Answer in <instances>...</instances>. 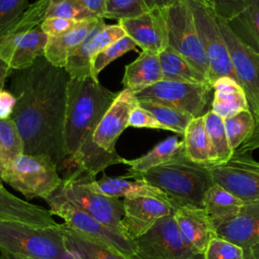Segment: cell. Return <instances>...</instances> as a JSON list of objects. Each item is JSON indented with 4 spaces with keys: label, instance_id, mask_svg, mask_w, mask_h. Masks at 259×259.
Here are the masks:
<instances>
[{
    "label": "cell",
    "instance_id": "1",
    "mask_svg": "<svg viewBox=\"0 0 259 259\" xmlns=\"http://www.w3.org/2000/svg\"><path fill=\"white\" fill-rule=\"evenodd\" d=\"M70 79L65 68L52 65L44 56L11 73L10 91L16 104L10 118L23 141V154L49 156L58 168L68 159L64 127Z\"/></svg>",
    "mask_w": 259,
    "mask_h": 259
},
{
    "label": "cell",
    "instance_id": "2",
    "mask_svg": "<svg viewBox=\"0 0 259 259\" xmlns=\"http://www.w3.org/2000/svg\"><path fill=\"white\" fill-rule=\"evenodd\" d=\"M117 96L97 78H71L67 88L64 138L67 163L96 175L108 166L123 164L124 158L108 153L93 143V134Z\"/></svg>",
    "mask_w": 259,
    "mask_h": 259
},
{
    "label": "cell",
    "instance_id": "3",
    "mask_svg": "<svg viewBox=\"0 0 259 259\" xmlns=\"http://www.w3.org/2000/svg\"><path fill=\"white\" fill-rule=\"evenodd\" d=\"M128 178L141 179L159 188L174 209L180 206L202 207L206 191L214 184L208 165L192 162L184 150L168 162Z\"/></svg>",
    "mask_w": 259,
    "mask_h": 259
},
{
    "label": "cell",
    "instance_id": "4",
    "mask_svg": "<svg viewBox=\"0 0 259 259\" xmlns=\"http://www.w3.org/2000/svg\"><path fill=\"white\" fill-rule=\"evenodd\" d=\"M0 252L29 259H75L61 224L40 228L0 221Z\"/></svg>",
    "mask_w": 259,
    "mask_h": 259
},
{
    "label": "cell",
    "instance_id": "5",
    "mask_svg": "<svg viewBox=\"0 0 259 259\" xmlns=\"http://www.w3.org/2000/svg\"><path fill=\"white\" fill-rule=\"evenodd\" d=\"M218 22L231 55L236 78L245 91L249 110L255 120L253 134L236 150L247 154L255 150L259 143V54L241 41L225 19L218 16Z\"/></svg>",
    "mask_w": 259,
    "mask_h": 259
},
{
    "label": "cell",
    "instance_id": "6",
    "mask_svg": "<svg viewBox=\"0 0 259 259\" xmlns=\"http://www.w3.org/2000/svg\"><path fill=\"white\" fill-rule=\"evenodd\" d=\"M58 169L49 156L21 154L2 172V180L26 199L40 197L47 200L63 183Z\"/></svg>",
    "mask_w": 259,
    "mask_h": 259
},
{
    "label": "cell",
    "instance_id": "7",
    "mask_svg": "<svg viewBox=\"0 0 259 259\" xmlns=\"http://www.w3.org/2000/svg\"><path fill=\"white\" fill-rule=\"evenodd\" d=\"M94 178V175L75 168L63 178V183L59 191L76 207L121 233L120 221L123 217L122 200L106 196L96 191L91 185Z\"/></svg>",
    "mask_w": 259,
    "mask_h": 259
},
{
    "label": "cell",
    "instance_id": "8",
    "mask_svg": "<svg viewBox=\"0 0 259 259\" xmlns=\"http://www.w3.org/2000/svg\"><path fill=\"white\" fill-rule=\"evenodd\" d=\"M47 202L50 205L51 212L62 218L64 225L72 231L115 250L131 259L136 253L137 246L134 240L127 239L118 231L102 224L73 205L63 196L59 189L47 199Z\"/></svg>",
    "mask_w": 259,
    "mask_h": 259
},
{
    "label": "cell",
    "instance_id": "9",
    "mask_svg": "<svg viewBox=\"0 0 259 259\" xmlns=\"http://www.w3.org/2000/svg\"><path fill=\"white\" fill-rule=\"evenodd\" d=\"M162 10L166 22L168 47L180 54L209 81L208 61L187 0H178Z\"/></svg>",
    "mask_w": 259,
    "mask_h": 259
},
{
    "label": "cell",
    "instance_id": "10",
    "mask_svg": "<svg viewBox=\"0 0 259 259\" xmlns=\"http://www.w3.org/2000/svg\"><path fill=\"white\" fill-rule=\"evenodd\" d=\"M209 65V81L212 83L224 76L237 80L231 55L219 26L218 15L204 0H187ZM238 81V80H237Z\"/></svg>",
    "mask_w": 259,
    "mask_h": 259
},
{
    "label": "cell",
    "instance_id": "11",
    "mask_svg": "<svg viewBox=\"0 0 259 259\" xmlns=\"http://www.w3.org/2000/svg\"><path fill=\"white\" fill-rule=\"evenodd\" d=\"M210 84H191L161 80L145 89L135 92L138 101H154L179 109L193 118L208 111Z\"/></svg>",
    "mask_w": 259,
    "mask_h": 259
},
{
    "label": "cell",
    "instance_id": "12",
    "mask_svg": "<svg viewBox=\"0 0 259 259\" xmlns=\"http://www.w3.org/2000/svg\"><path fill=\"white\" fill-rule=\"evenodd\" d=\"M134 241L137 250L132 259H190L196 256L182 240L173 213L158 220Z\"/></svg>",
    "mask_w": 259,
    "mask_h": 259
},
{
    "label": "cell",
    "instance_id": "13",
    "mask_svg": "<svg viewBox=\"0 0 259 259\" xmlns=\"http://www.w3.org/2000/svg\"><path fill=\"white\" fill-rule=\"evenodd\" d=\"M213 182L246 202L259 201V162L234 152L226 162L208 165Z\"/></svg>",
    "mask_w": 259,
    "mask_h": 259
},
{
    "label": "cell",
    "instance_id": "14",
    "mask_svg": "<svg viewBox=\"0 0 259 259\" xmlns=\"http://www.w3.org/2000/svg\"><path fill=\"white\" fill-rule=\"evenodd\" d=\"M123 217L120 221L121 233L130 240L145 234L163 217L174 213L171 203L149 196L123 198Z\"/></svg>",
    "mask_w": 259,
    "mask_h": 259
},
{
    "label": "cell",
    "instance_id": "15",
    "mask_svg": "<svg viewBox=\"0 0 259 259\" xmlns=\"http://www.w3.org/2000/svg\"><path fill=\"white\" fill-rule=\"evenodd\" d=\"M139 104L135 92L124 88L117 93L93 134V143L108 153H117L116 142L121 133L128 127L132 110Z\"/></svg>",
    "mask_w": 259,
    "mask_h": 259
},
{
    "label": "cell",
    "instance_id": "16",
    "mask_svg": "<svg viewBox=\"0 0 259 259\" xmlns=\"http://www.w3.org/2000/svg\"><path fill=\"white\" fill-rule=\"evenodd\" d=\"M124 35L126 34L118 23L107 25L102 20L68 58L65 69L70 77L86 78L92 76L91 63L93 58L102 49Z\"/></svg>",
    "mask_w": 259,
    "mask_h": 259
},
{
    "label": "cell",
    "instance_id": "17",
    "mask_svg": "<svg viewBox=\"0 0 259 259\" xmlns=\"http://www.w3.org/2000/svg\"><path fill=\"white\" fill-rule=\"evenodd\" d=\"M118 24L142 51L159 54L168 47L162 9L149 10L137 17L118 20Z\"/></svg>",
    "mask_w": 259,
    "mask_h": 259
},
{
    "label": "cell",
    "instance_id": "18",
    "mask_svg": "<svg viewBox=\"0 0 259 259\" xmlns=\"http://www.w3.org/2000/svg\"><path fill=\"white\" fill-rule=\"evenodd\" d=\"M174 219L182 240L196 255H202L209 241L217 236L215 229L202 207L180 206Z\"/></svg>",
    "mask_w": 259,
    "mask_h": 259
},
{
    "label": "cell",
    "instance_id": "19",
    "mask_svg": "<svg viewBox=\"0 0 259 259\" xmlns=\"http://www.w3.org/2000/svg\"><path fill=\"white\" fill-rule=\"evenodd\" d=\"M0 221L40 228L60 226L50 209L24 201L0 185Z\"/></svg>",
    "mask_w": 259,
    "mask_h": 259
},
{
    "label": "cell",
    "instance_id": "20",
    "mask_svg": "<svg viewBox=\"0 0 259 259\" xmlns=\"http://www.w3.org/2000/svg\"><path fill=\"white\" fill-rule=\"evenodd\" d=\"M103 20L94 16L80 20L69 31L54 37H49L45 51V58L54 66L65 68L68 58L81 46L90 32Z\"/></svg>",
    "mask_w": 259,
    "mask_h": 259
},
{
    "label": "cell",
    "instance_id": "21",
    "mask_svg": "<svg viewBox=\"0 0 259 259\" xmlns=\"http://www.w3.org/2000/svg\"><path fill=\"white\" fill-rule=\"evenodd\" d=\"M259 229V201L246 202L232 221L215 229L217 236L240 246L248 259L251 247Z\"/></svg>",
    "mask_w": 259,
    "mask_h": 259
},
{
    "label": "cell",
    "instance_id": "22",
    "mask_svg": "<svg viewBox=\"0 0 259 259\" xmlns=\"http://www.w3.org/2000/svg\"><path fill=\"white\" fill-rule=\"evenodd\" d=\"M51 0H36L30 4L22 16L0 37V60L8 64L16 44L30 30L39 26L47 18Z\"/></svg>",
    "mask_w": 259,
    "mask_h": 259
},
{
    "label": "cell",
    "instance_id": "23",
    "mask_svg": "<svg viewBox=\"0 0 259 259\" xmlns=\"http://www.w3.org/2000/svg\"><path fill=\"white\" fill-rule=\"evenodd\" d=\"M91 185L96 191L109 197L131 198L149 196L159 198L171 203L163 191L141 179L127 180L124 176L109 177L103 175L99 180L94 178L91 182Z\"/></svg>",
    "mask_w": 259,
    "mask_h": 259
},
{
    "label": "cell",
    "instance_id": "24",
    "mask_svg": "<svg viewBox=\"0 0 259 259\" xmlns=\"http://www.w3.org/2000/svg\"><path fill=\"white\" fill-rule=\"evenodd\" d=\"M212 91L213 98L210 109L223 118L249 109L245 91L236 79L229 76L217 79L212 83Z\"/></svg>",
    "mask_w": 259,
    "mask_h": 259
},
{
    "label": "cell",
    "instance_id": "25",
    "mask_svg": "<svg viewBox=\"0 0 259 259\" xmlns=\"http://www.w3.org/2000/svg\"><path fill=\"white\" fill-rule=\"evenodd\" d=\"M244 204L243 200L214 183L204 195L202 208L217 229L237 217Z\"/></svg>",
    "mask_w": 259,
    "mask_h": 259
},
{
    "label": "cell",
    "instance_id": "26",
    "mask_svg": "<svg viewBox=\"0 0 259 259\" xmlns=\"http://www.w3.org/2000/svg\"><path fill=\"white\" fill-rule=\"evenodd\" d=\"M163 80L158 54L142 51L139 57L126 65L122 78L124 88L134 92Z\"/></svg>",
    "mask_w": 259,
    "mask_h": 259
},
{
    "label": "cell",
    "instance_id": "27",
    "mask_svg": "<svg viewBox=\"0 0 259 259\" xmlns=\"http://www.w3.org/2000/svg\"><path fill=\"white\" fill-rule=\"evenodd\" d=\"M183 150V140H179L177 136L169 137L158 143L145 155L133 160L124 159L123 164H126L130 167L125 177L128 178L132 175L146 172L154 167L164 164L173 159Z\"/></svg>",
    "mask_w": 259,
    "mask_h": 259
},
{
    "label": "cell",
    "instance_id": "28",
    "mask_svg": "<svg viewBox=\"0 0 259 259\" xmlns=\"http://www.w3.org/2000/svg\"><path fill=\"white\" fill-rule=\"evenodd\" d=\"M158 57L163 80L191 84H210L205 76L172 48L167 47L158 54Z\"/></svg>",
    "mask_w": 259,
    "mask_h": 259
},
{
    "label": "cell",
    "instance_id": "29",
    "mask_svg": "<svg viewBox=\"0 0 259 259\" xmlns=\"http://www.w3.org/2000/svg\"><path fill=\"white\" fill-rule=\"evenodd\" d=\"M182 137L184 153L189 160L202 165L215 163V157L205 131L203 115L192 118Z\"/></svg>",
    "mask_w": 259,
    "mask_h": 259
},
{
    "label": "cell",
    "instance_id": "30",
    "mask_svg": "<svg viewBox=\"0 0 259 259\" xmlns=\"http://www.w3.org/2000/svg\"><path fill=\"white\" fill-rule=\"evenodd\" d=\"M49 36L40 29V26L35 27L16 44L7 65L12 71L31 66L36 59L45 56Z\"/></svg>",
    "mask_w": 259,
    "mask_h": 259
},
{
    "label": "cell",
    "instance_id": "31",
    "mask_svg": "<svg viewBox=\"0 0 259 259\" xmlns=\"http://www.w3.org/2000/svg\"><path fill=\"white\" fill-rule=\"evenodd\" d=\"M66 245L75 259H131L61 224Z\"/></svg>",
    "mask_w": 259,
    "mask_h": 259
},
{
    "label": "cell",
    "instance_id": "32",
    "mask_svg": "<svg viewBox=\"0 0 259 259\" xmlns=\"http://www.w3.org/2000/svg\"><path fill=\"white\" fill-rule=\"evenodd\" d=\"M227 22L241 41L259 54V0H252L240 14Z\"/></svg>",
    "mask_w": 259,
    "mask_h": 259
},
{
    "label": "cell",
    "instance_id": "33",
    "mask_svg": "<svg viewBox=\"0 0 259 259\" xmlns=\"http://www.w3.org/2000/svg\"><path fill=\"white\" fill-rule=\"evenodd\" d=\"M203 118L205 131L215 157L214 164L228 161L233 156L234 151L231 149L228 141L224 118L211 109L205 112Z\"/></svg>",
    "mask_w": 259,
    "mask_h": 259
},
{
    "label": "cell",
    "instance_id": "34",
    "mask_svg": "<svg viewBox=\"0 0 259 259\" xmlns=\"http://www.w3.org/2000/svg\"><path fill=\"white\" fill-rule=\"evenodd\" d=\"M139 105L151 112L166 131L173 132L180 136L184 135L188 123L193 118L191 115L179 109L154 101H139Z\"/></svg>",
    "mask_w": 259,
    "mask_h": 259
},
{
    "label": "cell",
    "instance_id": "35",
    "mask_svg": "<svg viewBox=\"0 0 259 259\" xmlns=\"http://www.w3.org/2000/svg\"><path fill=\"white\" fill-rule=\"evenodd\" d=\"M23 154V141L11 118H0V169L3 172L12 161Z\"/></svg>",
    "mask_w": 259,
    "mask_h": 259
},
{
    "label": "cell",
    "instance_id": "36",
    "mask_svg": "<svg viewBox=\"0 0 259 259\" xmlns=\"http://www.w3.org/2000/svg\"><path fill=\"white\" fill-rule=\"evenodd\" d=\"M224 123L230 147L234 152L240 148L255 130V120L249 109L224 118Z\"/></svg>",
    "mask_w": 259,
    "mask_h": 259
},
{
    "label": "cell",
    "instance_id": "37",
    "mask_svg": "<svg viewBox=\"0 0 259 259\" xmlns=\"http://www.w3.org/2000/svg\"><path fill=\"white\" fill-rule=\"evenodd\" d=\"M136 47H137L136 42L127 35H124L118 38L117 40L113 41L112 44L108 45L104 49H102L92 60V63H91L92 76L94 78H97L98 74L108 64L113 62L115 59L123 56L127 52L135 50Z\"/></svg>",
    "mask_w": 259,
    "mask_h": 259
},
{
    "label": "cell",
    "instance_id": "38",
    "mask_svg": "<svg viewBox=\"0 0 259 259\" xmlns=\"http://www.w3.org/2000/svg\"><path fill=\"white\" fill-rule=\"evenodd\" d=\"M149 11L144 0H105L104 18L121 20Z\"/></svg>",
    "mask_w": 259,
    "mask_h": 259
},
{
    "label": "cell",
    "instance_id": "39",
    "mask_svg": "<svg viewBox=\"0 0 259 259\" xmlns=\"http://www.w3.org/2000/svg\"><path fill=\"white\" fill-rule=\"evenodd\" d=\"M63 17L76 21L94 17L79 0H51L47 17Z\"/></svg>",
    "mask_w": 259,
    "mask_h": 259
},
{
    "label": "cell",
    "instance_id": "40",
    "mask_svg": "<svg viewBox=\"0 0 259 259\" xmlns=\"http://www.w3.org/2000/svg\"><path fill=\"white\" fill-rule=\"evenodd\" d=\"M202 259H246V256L240 246L215 236L207 244L202 253Z\"/></svg>",
    "mask_w": 259,
    "mask_h": 259
},
{
    "label": "cell",
    "instance_id": "41",
    "mask_svg": "<svg viewBox=\"0 0 259 259\" xmlns=\"http://www.w3.org/2000/svg\"><path fill=\"white\" fill-rule=\"evenodd\" d=\"M28 0H0V37L28 7Z\"/></svg>",
    "mask_w": 259,
    "mask_h": 259
},
{
    "label": "cell",
    "instance_id": "42",
    "mask_svg": "<svg viewBox=\"0 0 259 259\" xmlns=\"http://www.w3.org/2000/svg\"><path fill=\"white\" fill-rule=\"evenodd\" d=\"M251 2L252 0H210L209 4L219 17L230 21L240 14Z\"/></svg>",
    "mask_w": 259,
    "mask_h": 259
},
{
    "label": "cell",
    "instance_id": "43",
    "mask_svg": "<svg viewBox=\"0 0 259 259\" xmlns=\"http://www.w3.org/2000/svg\"><path fill=\"white\" fill-rule=\"evenodd\" d=\"M128 126L137 128L165 130V127L155 118V116L141 107L139 104L132 110L128 118Z\"/></svg>",
    "mask_w": 259,
    "mask_h": 259
},
{
    "label": "cell",
    "instance_id": "44",
    "mask_svg": "<svg viewBox=\"0 0 259 259\" xmlns=\"http://www.w3.org/2000/svg\"><path fill=\"white\" fill-rule=\"evenodd\" d=\"M77 22L78 21L73 19L54 16V17H47L39 26H40V29L49 37H54L69 31L71 28H73L76 25Z\"/></svg>",
    "mask_w": 259,
    "mask_h": 259
},
{
    "label": "cell",
    "instance_id": "45",
    "mask_svg": "<svg viewBox=\"0 0 259 259\" xmlns=\"http://www.w3.org/2000/svg\"><path fill=\"white\" fill-rule=\"evenodd\" d=\"M16 104V97L9 90L0 91V118L8 119L11 117Z\"/></svg>",
    "mask_w": 259,
    "mask_h": 259
},
{
    "label": "cell",
    "instance_id": "46",
    "mask_svg": "<svg viewBox=\"0 0 259 259\" xmlns=\"http://www.w3.org/2000/svg\"><path fill=\"white\" fill-rule=\"evenodd\" d=\"M90 12L104 18L105 0H79Z\"/></svg>",
    "mask_w": 259,
    "mask_h": 259
},
{
    "label": "cell",
    "instance_id": "47",
    "mask_svg": "<svg viewBox=\"0 0 259 259\" xmlns=\"http://www.w3.org/2000/svg\"><path fill=\"white\" fill-rule=\"evenodd\" d=\"M178 0H144L148 10H155V9H164L172 4H174Z\"/></svg>",
    "mask_w": 259,
    "mask_h": 259
},
{
    "label": "cell",
    "instance_id": "48",
    "mask_svg": "<svg viewBox=\"0 0 259 259\" xmlns=\"http://www.w3.org/2000/svg\"><path fill=\"white\" fill-rule=\"evenodd\" d=\"M11 73H12V70L10 69V67L6 63L0 60V91L4 89L3 87L5 84V81L7 77L11 75Z\"/></svg>",
    "mask_w": 259,
    "mask_h": 259
},
{
    "label": "cell",
    "instance_id": "49",
    "mask_svg": "<svg viewBox=\"0 0 259 259\" xmlns=\"http://www.w3.org/2000/svg\"><path fill=\"white\" fill-rule=\"evenodd\" d=\"M248 259H259V229L257 231L254 243L251 247Z\"/></svg>",
    "mask_w": 259,
    "mask_h": 259
},
{
    "label": "cell",
    "instance_id": "50",
    "mask_svg": "<svg viewBox=\"0 0 259 259\" xmlns=\"http://www.w3.org/2000/svg\"><path fill=\"white\" fill-rule=\"evenodd\" d=\"M0 259H10V257H9L6 253L1 252V254H0Z\"/></svg>",
    "mask_w": 259,
    "mask_h": 259
},
{
    "label": "cell",
    "instance_id": "51",
    "mask_svg": "<svg viewBox=\"0 0 259 259\" xmlns=\"http://www.w3.org/2000/svg\"><path fill=\"white\" fill-rule=\"evenodd\" d=\"M9 257H10V259H29V258H23V257H18V256H14V255H9V254H7Z\"/></svg>",
    "mask_w": 259,
    "mask_h": 259
},
{
    "label": "cell",
    "instance_id": "52",
    "mask_svg": "<svg viewBox=\"0 0 259 259\" xmlns=\"http://www.w3.org/2000/svg\"><path fill=\"white\" fill-rule=\"evenodd\" d=\"M190 259H202V255H196V256H194V257H192Z\"/></svg>",
    "mask_w": 259,
    "mask_h": 259
},
{
    "label": "cell",
    "instance_id": "53",
    "mask_svg": "<svg viewBox=\"0 0 259 259\" xmlns=\"http://www.w3.org/2000/svg\"><path fill=\"white\" fill-rule=\"evenodd\" d=\"M2 183H3V180H2V171H1V169H0V185H3Z\"/></svg>",
    "mask_w": 259,
    "mask_h": 259
},
{
    "label": "cell",
    "instance_id": "54",
    "mask_svg": "<svg viewBox=\"0 0 259 259\" xmlns=\"http://www.w3.org/2000/svg\"><path fill=\"white\" fill-rule=\"evenodd\" d=\"M257 148H259V143H258V144L255 146V149H257Z\"/></svg>",
    "mask_w": 259,
    "mask_h": 259
},
{
    "label": "cell",
    "instance_id": "55",
    "mask_svg": "<svg viewBox=\"0 0 259 259\" xmlns=\"http://www.w3.org/2000/svg\"><path fill=\"white\" fill-rule=\"evenodd\" d=\"M204 1H206V2H208V3H209V1H210V0H204Z\"/></svg>",
    "mask_w": 259,
    "mask_h": 259
}]
</instances>
